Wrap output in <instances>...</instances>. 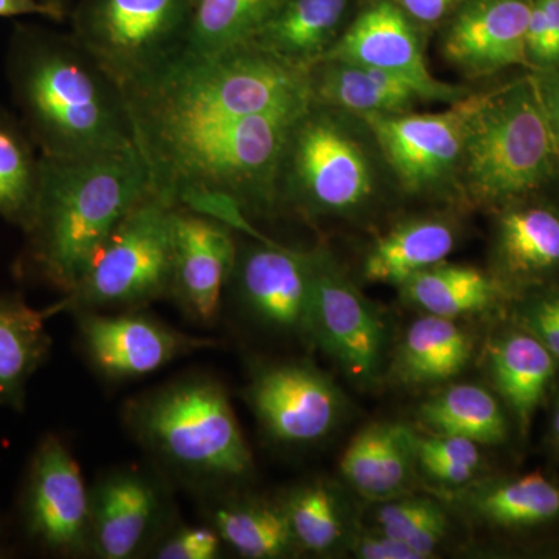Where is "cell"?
<instances>
[{"instance_id": "cell-1", "label": "cell", "mask_w": 559, "mask_h": 559, "mask_svg": "<svg viewBox=\"0 0 559 559\" xmlns=\"http://www.w3.org/2000/svg\"><path fill=\"white\" fill-rule=\"evenodd\" d=\"M151 180L138 146L79 157L40 154L39 186L16 270L62 296L79 285L97 250Z\"/></svg>"}, {"instance_id": "cell-2", "label": "cell", "mask_w": 559, "mask_h": 559, "mask_svg": "<svg viewBox=\"0 0 559 559\" xmlns=\"http://www.w3.org/2000/svg\"><path fill=\"white\" fill-rule=\"evenodd\" d=\"M7 72L22 124L43 156H90L134 145L119 86L73 35L17 25Z\"/></svg>"}, {"instance_id": "cell-3", "label": "cell", "mask_w": 559, "mask_h": 559, "mask_svg": "<svg viewBox=\"0 0 559 559\" xmlns=\"http://www.w3.org/2000/svg\"><path fill=\"white\" fill-rule=\"evenodd\" d=\"M119 90L132 138L312 102L308 70L249 43L210 57L178 53Z\"/></svg>"}, {"instance_id": "cell-4", "label": "cell", "mask_w": 559, "mask_h": 559, "mask_svg": "<svg viewBox=\"0 0 559 559\" xmlns=\"http://www.w3.org/2000/svg\"><path fill=\"white\" fill-rule=\"evenodd\" d=\"M121 419L164 473L207 498L252 474V452L229 393L207 373L140 393L124 403Z\"/></svg>"}, {"instance_id": "cell-5", "label": "cell", "mask_w": 559, "mask_h": 559, "mask_svg": "<svg viewBox=\"0 0 559 559\" xmlns=\"http://www.w3.org/2000/svg\"><path fill=\"white\" fill-rule=\"evenodd\" d=\"M559 151L532 75L484 92L469 121L459 187L471 202L502 209L555 178Z\"/></svg>"}, {"instance_id": "cell-6", "label": "cell", "mask_w": 559, "mask_h": 559, "mask_svg": "<svg viewBox=\"0 0 559 559\" xmlns=\"http://www.w3.org/2000/svg\"><path fill=\"white\" fill-rule=\"evenodd\" d=\"M380 159L364 120L311 102L283 150L278 204L310 219L360 215L377 200Z\"/></svg>"}, {"instance_id": "cell-7", "label": "cell", "mask_w": 559, "mask_h": 559, "mask_svg": "<svg viewBox=\"0 0 559 559\" xmlns=\"http://www.w3.org/2000/svg\"><path fill=\"white\" fill-rule=\"evenodd\" d=\"M175 209L154 194L139 202L110 231L79 285L51 305L50 316L145 310L170 297Z\"/></svg>"}, {"instance_id": "cell-8", "label": "cell", "mask_w": 559, "mask_h": 559, "mask_svg": "<svg viewBox=\"0 0 559 559\" xmlns=\"http://www.w3.org/2000/svg\"><path fill=\"white\" fill-rule=\"evenodd\" d=\"M190 0H83L73 38L121 87L182 50Z\"/></svg>"}, {"instance_id": "cell-9", "label": "cell", "mask_w": 559, "mask_h": 559, "mask_svg": "<svg viewBox=\"0 0 559 559\" xmlns=\"http://www.w3.org/2000/svg\"><path fill=\"white\" fill-rule=\"evenodd\" d=\"M484 92L440 112L366 117L382 159L407 194L437 193L457 182L469 121Z\"/></svg>"}, {"instance_id": "cell-10", "label": "cell", "mask_w": 559, "mask_h": 559, "mask_svg": "<svg viewBox=\"0 0 559 559\" xmlns=\"http://www.w3.org/2000/svg\"><path fill=\"white\" fill-rule=\"evenodd\" d=\"M28 538L49 554L91 557V488L68 444L47 433L28 463L21 498Z\"/></svg>"}, {"instance_id": "cell-11", "label": "cell", "mask_w": 559, "mask_h": 559, "mask_svg": "<svg viewBox=\"0 0 559 559\" xmlns=\"http://www.w3.org/2000/svg\"><path fill=\"white\" fill-rule=\"evenodd\" d=\"M312 342L359 385L380 380L388 352V325L329 249L316 248Z\"/></svg>"}, {"instance_id": "cell-12", "label": "cell", "mask_w": 559, "mask_h": 559, "mask_svg": "<svg viewBox=\"0 0 559 559\" xmlns=\"http://www.w3.org/2000/svg\"><path fill=\"white\" fill-rule=\"evenodd\" d=\"M245 396L267 437L286 447L325 439L345 411L344 395L329 374L301 360L257 366Z\"/></svg>"}, {"instance_id": "cell-13", "label": "cell", "mask_w": 559, "mask_h": 559, "mask_svg": "<svg viewBox=\"0 0 559 559\" xmlns=\"http://www.w3.org/2000/svg\"><path fill=\"white\" fill-rule=\"evenodd\" d=\"M87 362L103 380L138 381L173 360L216 347L212 337L183 333L145 310L73 312Z\"/></svg>"}, {"instance_id": "cell-14", "label": "cell", "mask_w": 559, "mask_h": 559, "mask_svg": "<svg viewBox=\"0 0 559 559\" xmlns=\"http://www.w3.org/2000/svg\"><path fill=\"white\" fill-rule=\"evenodd\" d=\"M173 524L170 492L146 469H112L91 488V557H148Z\"/></svg>"}, {"instance_id": "cell-15", "label": "cell", "mask_w": 559, "mask_h": 559, "mask_svg": "<svg viewBox=\"0 0 559 559\" xmlns=\"http://www.w3.org/2000/svg\"><path fill=\"white\" fill-rule=\"evenodd\" d=\"M242 308L275 333L312 342L314 253L263 238L238 250L234 275Z\"/></svg>"}, {"instance_id": "cell-16", "label": "cell", "mask_w": 559, "mask_h": 559, "mask_svg": "<svg viewBox=\"0 0 559 559\" xmlns=\"http://www.w3.org/2000/svg\"><path fill=\"white\" fill-rule=\"evenodd\" d=\"M418 28L393 0H374L349 22L323 60L382 70L417 87L426 102L452 105L468 97L469 87L444 83L430 73Z\"/></svg>"}, {"instance_id": "cell-17", "label": "cell", "mask_w": 559, "mask_h": 559, "mask_svg": "<svg viewBox=\"0 0 559 559\" xmlns=\"http://www.w3.org/2000/svg\"><path fill=\"white\" fill-rule=\"evenodd\" d=\"M237 257L234 227L205 213L176 207L170 299L193 322L213 325Z\"/></svg>"}, {"instance_id": "cell-18", "label": "cell", "mask_w": 559, "mask_h": 559, "mask_svg": "<svg viewBox=\"0 0 559 559\" xmlns=\"http://www.w3.org/2000/svg\"><path fill=\"white\" fill-rule=\"evenodd\" d=\"M532 0H463L441 38L444 60L465 75H495L527 64Z\"/></svg>"}, {"instance_id": "cell-19", "label": "cell", "mask_w": 559, "mask_h": 559, "mask_svg": "<svg viewBox=\"0 0 559 559\" xmlns=\"http://www.w3.org/2000/svg\"><path fill=\"white\" fill-rule=\"evenodd\" d=\"M491 275L507 294H527L559 277V209L533 197L498 210Z\"/></svg>"}, {"instance_id": "cell-20", "label": "cell", "mask_w": 559, "mask_h": 559, "mask_svg": "<svg viewBox=\"0 0 559 559\" xmlns=\"http://www.w3.org/2000/svg\"><path fill=\"white\" fill-rule=\"evenodd\" d=\"M415 430L393 421L359 430L341 457V474L364 498L384 502L406 495L414 480Z\"/></svg>"}, {"instance_id": "cell-21", "label": "cell", "mask_w": 559, "mask_h": 559, "mask_svg": "<svg viewBox=\"0 0 559 559\" xmlns=\"http://www.w3.org/2000/svg\"><path fill=\"white\" fill-rule=\"evenodd\" d=\"M349 5L352 0H285L249 44L310 70L347 28Z\"/></svg>"}, {"instance_id": "cell-22", "label": "cell", "mask_w": 559, "mask_h": 559, "mask_svg": "<svg viewBox=\"0 0 559 559\" xmlns=\"http://www.w3.org/2000/svg\"><path fill=\"white\" fill-rule=\"evenodd\" d=\"M312 102L366 119L411 112L426 102L421 92L407 81L382 70L326 58L310 70Z\"/></svg>"}, {"instance_id": "cell-23", "label": "cell", "mask_w": 559, "mask_h": 559, "mask_svg": "<svg viewBox=\"0 0 559 559\" xmlns=\"http://www.w3.org/2000/svg\"><path fill=\"white\" fill-rule=\"evenodd\" d=\"M558 364L546 345L520 325L489 348L492 385L524 432L557 377Z\"/></svg>"}, {"instance_id": "cell-24", "label": "cell", "mask_w": 559, "mask_h": 559, "mask_svg": "<svg viewBox=\"0 0 559 559\" xmlns=\"http://www.w3.org/2000/svg\"><path fill=\"white\" fill-rule=\"evenodd\" d=\"M207 524L224 546L246 559H278L299 554L282 500L250 496H209Z\"/></svg>"}, {"instance_id": "cell-25", "label": "cell", "mask_w": 559, "mask_h": 559, "mask_svg": "<svg viewBox=\"0 0 559 559\" xmlns=\"http://www.w3.org/2000/svg\"><path fill=\"white\" fill-rule=\"evenodd\" d=\"M457 242L454 224L440 216L401 221L371 245L362 264L367 282L401 286L448 259Z\"/></svg>"}, {"instance_id": "cell-26", "label": "cell", "mask_w": 559, "mask_h": 559, "mask_svg": "<svg viewBox=\"0 0 559 559\" xmlns=\"http://www.w3.org/2000/svg\"><path fill=\"white\" fill-rule=\"evenodd\" d=\"M49 308L35 310L21 294H0V406L22 411L28 381L49 358Z\"/></svg>"}, {"instance_id": "cell-27", "label": "cell", "mask_w": 559, "mask_h": 559, "mask_svg": "<svg viewBox=\"0 0 559 559\" xmlns=\"http://www.w3.org/2000/svg\"><path fill=\"white\" fill-rule=\"evenodd\" d=\"M473 340L455 319L425 314L406 330L392 364L393 380L409 388L440 384L468 366Z\"/></svg>"}, {"instance_id": "cell-28", "label": "cell", "mask_w": 559, "mask_h": 559, "mask_svg": "<svg viewBox=\"0 0 559 559\" xmlns=\"http://www.w3.org/2000/svg\"><path fill=\"white\" fill-rule=\"evenodd\" d=\"M466 509L500 528H533L559 521V485L539 471L481 481L462 495Z\"/></svg>"}, {"instance_id": "cell-29", "label": "cell", "mask_w": 559, "mask_h": 559, "mask_svg": "<svg viewBox=\"0 0 559 559\" xmlns=\"http://www.w3.org/2000/svg\"><path fill=\"white\" fill-rule=\"evenodd\" d=\"M400 289L412 307L448 319L491 310L507 294L491 274L447 261L414 275Z\"/></svg>"}, {"instance_id": "cell-30", "label": "cell", "mask_w": 559, "mask_h": 559, "mask_svg": "<svg viewBox=\"0 0 559 559\" xmlns=\"http://www.w3.org/2000/svg\"><path fill=\"white\" fill-rule=\"evenodd\" d=\"M430 433L463 437L485 447L509 439L506 409L489 390L477 384H454L426 400L417 412Z\"/></svg>"}, {"instance_id": "cell-31", "label": "cell", "mask_w": 559, "mask_h": 559, "mask_svg": "<svg viewBox=\"0 0 559 559\" xmlns=\"http://www.w3.org/2000/svg\"><path fill=\"white\" fill-rule=\"evenodd\" d=\"M285 0H190L180 55L210 57L248 44Z\"/></svg>"}, {"instance_id": "cell-32", "label": "cell", "mask_w": 559, "mask_h": 559, "mask_svg": "<svg viewBox=\"0 0 559 559\" xmlns=\"http://www.w3.org/2000/svg\"><path fill=\"white\" fill-rule=\"evenodd\" d=\"M40 154L21 120L0 109V218L24 230L39 186Z\"/></svg>"}, {"instance_id": "cell-33", "label": "cell", "mask_w": 559, "mask_h": 559, "mask_svg": "<svg viewBox=\"0 0 559 559\" xmlns=\"http://www.w3.org/2000/svg\"><path fill=\"white\" fill-rule=\"evenodd\" d=\"M299 551L331 554L347 535L344 506L325 480H310L289 489L282 499Z\"/></svg>"}, {"instance_id": "cell-34", "label": "cell", "mask_w": 559, "mask_h": 559, "mask_svg": "<svg viewBox=\"0 0 559 559\" xmlns=\"http://www.w3.org/2000/svg\"><path fill=\"white\" fill-rule=\"evenodd\" d=\"M377 525L385 535L411 547L421 559L436 554L450 530L448 514L439 503L406 495L382 502L377 511Z\"/></svg>"}, {"instance_id": "cell-35", "label": "cell", "mask_w": 559, "mask_h": 559, "mask_svg": "<svg viewBox=\"0 0 559 559\" xmlns=\"http://www.w3.org/2000/svg\"><path fill=\"white\" fill-rule=\"evenodd\" d=\"M480 444L463 437L415 432L414 450L417 468L437 484L465 487L479 473Z\"/></svg>"}, {"instance_id": "cell-36", "label": "cell", "mask_w": 559, "mask_h": 559, "mask_svg": "<svg viewBox=\"0 0 559 559\" xmlns=\"http://www.w3.org/2000/svg\"><path fill=\"white\" fill-rule=\"evenodd\" d=\"M224 543L210 524H173L157 539L148 558L154 559H218L223 557Z\"/></svg>"}, {"instance_id": "cell-37", "label": "cell", "mask_w": 559, "mask_h": 559, "mask_svg": "<svg viewBox=\"0 0 559 559\" xmlns=\"http://www.w3.org/2000/svg\"><path fill=\"white\" fill-rule=\"evenodd\" d=\"M518 325L543 342L559 360V286L530 290L518 310Z\"/></svg>"}, {"instance_id": "cell-38", "label": "cell", "mask_w": 559, "mask_h": 559, "mask_svg": "<svg viewBox=\"0 0 559 559\" xmlns=\"http://www.w3.org/2000/svg\"><path fill=\"white\" fill-rule=\"evenodd\" d=\"M353 551L356 557L362 559H421L406 544L378 528L356 536L353 540Z\"/></svg>"}, {"instance_id": "cell-39", "label": "cell", "mask_w": 559, "mask_h": 559, "mask_svg": "<svg viewBox=\"0 0 559 559\" xmlns=\"http://www.w3.org/2000/svg\"><path fill=\"white\" fill-rule=\"evenodd\" d=\"M418 27H433L459 9L463 0H393Z\"/></svg>"}, {"instance_id": "cell-40", "label": "cell", "mask_w": 559, "mask_h": 559, "mask_svg": "<svg viewBox=\"0 0 559 559\" xmlns=\"http://www.w3.org/2000/svg\"><path fill=\"white\" fill-rule=\"evenodd\" d=\"M532 76L559 151V64L533 70Z\"/></svg>"}, {"instance_id": "cell-41", "label": "cell", "mask_w": 559, "mask_h": 559, "mask_svg": "<svg viewBox=\"0 0 559 559\" xmlns=\"http://www.w3.org/2000/svg\"><path fill=\"white\" fill-rule=\"evenodd\" d=\"M49 17V20L61 21L64 17V7L53 5L44 0H0V17L27 16Z\"/></svg>"}, {"instance_id": "cell-42", "label": "cell", "mask_w": 559, "mask_h": 559, "mask_svg": "<svg viewBox=\"0 0 559 559\" xmlns=\"http://www.w3.org/2000/svg\"><path fill=\"white\" fill-rule=\"evenodd\" d=\"M546 14L549 49H547L546 68L559 64V0H538ZM543 70V69H540Z\"/></svg>"}, {"instance_id": "cell-43", "label": "cell", "mask_w": 559, "mask_h": 559, "mask_svg": "<svg viewBox=\"0 0 559 559\" xmlns=\"http://www.w3.org/2000/svg\"><path fill=\"white\" fill-rule=\"evenodd\" d=\"M550 439L555 450L559 452V396L557 406H555L554 418H551Z\"/></svg>"}, {"instance_id": "cell-44", "label": "cell", "mask_w": 559, "mask_h": 559, "mask_svg": "<svg viewBox=\"0 0 559 559\" xmlns=\"http://www.w3.org/2000/svg\"><path fill=\"white\" fill-rule=\"evenodd\" d=\"M47 3H53V5L64 7L66 0H44Z\"/></svg>"}, {"instance_id": "cell-45", "label": "cell", "mask_w": 559, "mask_h": 559, "mask_svg": "<svg viewBox=\"0 0 559 559\" xmlns=\"http://www.w3.org/2000/svg\"><path fill=\"white\" fill-rule=\"evenodd\" d=\"M0 535H2V528H0Z\"/></svg>"}]
</instances>
